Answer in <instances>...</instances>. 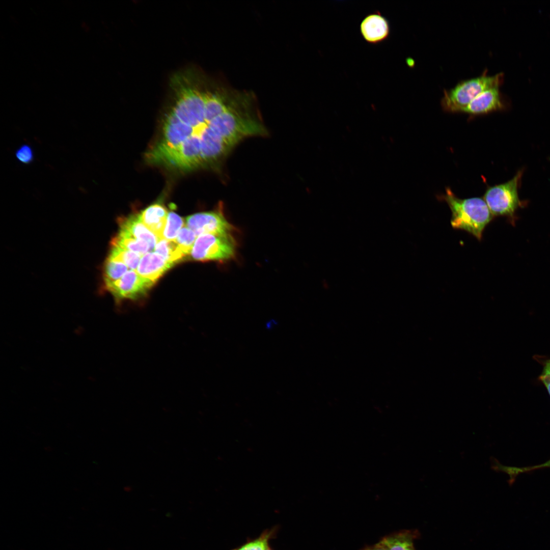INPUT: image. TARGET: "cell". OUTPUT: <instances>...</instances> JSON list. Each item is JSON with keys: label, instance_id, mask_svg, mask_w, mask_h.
Instances as JSON below:
<instances>
[{"label": "cell", "instance_id": "44dd1931", "mask_svg": "<svg viewBox=\"0 0 550 550\" xmlns=\"http://www.w3.org/2000/svg\"><path fill=\"white\" fill-rule=\"evenodd\" d=\"M17 159L24 164L31 163L34 159V154L32 148L28 144L20 146L15 152Z\"/></svg>", "mask_w": 550, "mask_h": 550}, {"label": "cell", "instance_id": "d6986e66", "mask_svg": "<svg viewBox=\"0 0 550 550\" xmlns=\"http://www.w3.org/2000/svg\"><path fill=\"white\" fill-rule=\"evenodd\" d=\"M185 222L177 213L170 211L168 213L166 226L163 234V238L175 240Z\"/></svg>", "mask_w": 550, "mask_h": 550}, {"label": "cell", "instance_id": "5bb4252c", "mask_svg": "<svg viewBox=\"0 0 550 550\" xmlns=\"http://www.w3.org/2000/svg\"><path fill=\"white\" fill-rule=\"evenodd\" d=\"M154 251L173 265L185 256L175 240L164 238L159 239Z\"/></svg>", "mask_w": 550, "mask_h": 550}, {"label": "cell", "instance_id": "8992f818", "mask_svg": "<svg viewBox=\"0 0 550 550\" xmlns=\"http://www.w3.org/2000/svg\"><path fill=\"white\" fill-rule=\"evenodd\" d=\"M154 283L140 276L136 270H128L119 280L105 285L106 289L119 302L136 300L145 297Z\"/></svg>", "mask_w": 550, "mask_h": 550}, {"label": "cell", "instance_id": "9c48e42d", "mask_svg": "<svg viewBox=\"0 0 550 550\" xmlns=\"http://www.w3.org/2000/svg\"><path fill=\"white\" fill-rule=\"evenodd\" d=\"M505 107L504 98L499 90V87H494L479 94L461 112L472 115H479L502 110Z\"/></svg>", "mask_w": 550, "mask_h": 550}, {"label": "cell", "instance_id": "7a4b0ae2", "mask_svg": "<svg viewBox=\"0 0 550 550\" xmlns=\"http://www.w3.org/2000/svg\"><path fill=\"white\" fill-rule=\"evenodd\" d=\"M443 199L451 211V225L455 229L462 230L481 240L483 231L492 219L488 206L482 198L461 199L449 188L446 190Z\"/></svg>", "mask_w": 550, "mask_h": 550}, {"label": "cell", "instance_id": "7c38bea8", "mask_svg": "<svg viewBox=\"0 0 550 550\" xmlns=\"http://www.w3.org/2000/svg\"><path fill=\"white\" fill-rule=\"evenodd\" d=\"M120 227L135 238L144 241L150 246L151 251L159 239L142 222L139 213L122 218L119 220Z\"/></svg>", "mask_w": 550, "mask_h": 550}, {"label": "cell", "instance_id": "9a60e30c", "mask_svg": "<svg viewBox=\"0 0 550 550\" xmlns=\"http://www.w3.org/2000/svg\"><path fill=\"white\" fill-rule=\"evenodd\" d=\"M142 256L140 254L111 243L107 258L122 262L130 270H136Z\"/></svg>", "mask_w": 550, "mask_h": 550}, {"label": "cell", "instance_id": "ba28073f", "mask_svg": "<svg viewBox=\"0 0 550 550\" xmlns=\"http://www.w3.org/2000/svg\"><path fill=\"white\" fill-rule=\"evenodd\" d=\"M360 31L367 43L377 44L388 38L390 26L387 19L379 11H375L363 18L360 23Z\"/></svg>", "mask_w": 550, "mask_h": 550}, {"label": "cell", "instance_id": "8fae6325", "mask_svg": "<svg viewBox=\"0 0 550 550\" xmlns=\"http://www.w3.org/2000/svg\"><path fill=\"white\" fill-rule=\"evenodd\" d=\"M143 224L159 239L163 238L168 212L162 204H152L139 213Z\"/></svg>", "mask_w": 550, "mask_h": 550}, {"label": "cell", "instance_id": "30bf717a", "mask_svg": "<svg viewBox=\"0 0 550 550\" xmlns=\"http://www.w3.org/2000/svg\"><path fill=\"white\" fill-rule=\"evenodd\" d=\"M172 265L157 253L149 252L142 256L136 271L155 283Z\"/></svg>", "mask_w": 550, "mask_h": 550}, {"label": "cell", "instance_id": "ffe728a7", "mask_svg": "<svg viewBox=\"0 0 550 550\" xmlns=\"http://www.w3.org/2000/svg\"><path fill=\"white\" fill-rule=\"evenodd\" d=\"M197 237L194 232L185 226L180 230L175 241L186 255L190 254Z\"/></svg>", "mask_w": 550, "mask_h": 550}, {"label": "cell", "instance_id": "5b68a950", "mask_svg": "<svg viewBox=\"0 0 550 550\" xmlns=\"http://www.w3.org/2000/svg\"><path fill=\"white\" fill-rule=\"evenodd\" d=\"M522 174V170L518 171L507 182L487 188L483 198L493 216L513 217L515 211L521 206L518 189Z\"/></svg>", "mask_w": 550, "mask_h": 550}, {"label": "cell", "instance_id": "52a82bcc", "mask_svg": "<svg viewBox=\"0 0 550 550\" xmlns=\"http://www.w3.org/2000/svg\"><path fill=\"white\" fill-rule=\"evenodd\" d=\"M222 207L208 212L195 213L186 218V226L197 237L205 234L235 232L237 229L226 218Z\"/></svg>", "mask_w": 550, "mask_h": 550}, {"label": "cell", "instance_id": "4fadbf2b", "mask_svg": "<svg viewBox=\"0 0 550 550\" xmlns=\"http://www.w3.org/2000/svg\"><path fill=\"white\" fill-rule=\"evenodd\" d=\"M111 243L138 253L142 256L149 252H152L148 243L135 238L126 231L121 229L112 240Z\"/></svg>", "mask_w": 550, "mask_h": 550}, {"label": "cell", "instance_id": "2e32d148", "mask_svg": "<svg viewBox=\"0 0 550 550\" xmlns=\"http://www.w3.org/2000/svg\"><path fill=\"white\" fill-rule=\"evenodd\" d=\"M413 538L411 533L405 531L384 537L381 541L387 550H415Z\"/></svg>", "mask_w": 550, "mask_h": 550}, {"label": "cell", "instance_id": "ac0fdd59", "mask_svg": "<svg viewBox=\"0 0 550 550\" xmlns=\"http://www.w3.org/2000/svg\"><path fill=\"white\" fill-rule=\"evenodd\" d=\"M128 267L122 262L107 258L103 268L105 285L122 278L128 271Z\"/></svg>", "mask_w": 550, "mask_h": 550}, {"label": "cell", "instance_id": "cb8c5ba5", "mask_svg": "<svg viewBox=\"0 0 550 550\" xmlns=\"http://www.w3.org/2000/svg\"><path fill=\"white\" fill-rule=\"evenodd\" d=\"M266 550H273V549L272 548H271V547H270L269 546V547L268 548H267V549H266Z\"/></svg>", "mask_w": 550, "mask_h": 550}, {"label": "cell", "instance_id": "277c9868", "mask_svg": "<svg viewBox=\"0 0 550 550\" xmlns=\"http://www.w3.org/2000/svg\"><path fill=\"white\" fill-rule=\"evenodd\" d=\"M233 232L205 234L196 239L190 252L191 258L199 261L225 262L235 258L237 243Z\"/></svg>", "mask_w": 550, "mask_h": 550}, {"label": "cell", "instance_id": "e0dca14e", "mask_svg": "<svg viewBox=\"0 0 550 550\" xmlns=\"http://www.w3.org/2000/svg\"><path fill=\"white\" fill-rule=\"evenodd\" d=\"M277 527L263 531L259 537L248 540L242 545L232 550H266L269 545V541L276 537Z\"/></svg>", "mask_w": 550, "mask_h": 550}, {"label": "cell", "instance_id": "7402d4cb", "mask_svg": "<svg viewBox=\"0 0 550 550\" xmlns=\"http://www.w3.org/2000/svg\"><path fill=\"white\" fill-rule=\"evenodd\" d=\"M540 379L544 384L550 395V360L545 363L540 376Z\"/></svg>", "mask_w": 550, "mask_h": 550}, {"label": "cell", "instance_id": "3957f363", "mask_svg": "<svg viewBox=\"0 0 550 550\" xmlns=\"http://www.w3.org/2000/svg\"><path fill=\"white\" fill-rule=\"evenodd\" d=\"M503 81L502 73L489 76L485 70L479 76L461 81L452 89L444 90L441 105L449 112H461L479 94L489 88L500 87Z\"/></svg>", "mask_w": 550, "mask_h": 550}, {"label": "cell", "instance_id": "603a6c76", "mask_svg": "<svg viewBox=\"0 0 550 550\" xmlns=\"http://www.w3.org/2000/svg\"><path fill=\"white\" fill-rule=\"evenodd\" d=\"M364 550H387V548L381 540L375 545L366 547Z\"/></svg>", "mask_w": 550, "mask_h": 550}, {"label": "cell", "instance_id": "6da1fadb", "mask_svg": "<svg viewBox=\"0 0 550 550\" xmlns=\"http://www.w3.org/2000/svg\"><path fill=\"white\" fill-rule=\"evenodd\" d=\"M166 115L151 163L181 170L221 163L244 139L266 134L252 94L216 86H182Z\"/></svg>", "mask_w": 550, "mask_h": 550}]
</instances>
